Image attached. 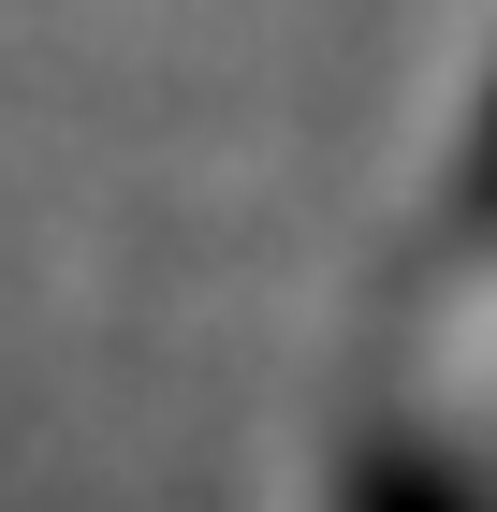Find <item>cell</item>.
Instances as JSON below:
<instances>
[{
	"mask_svg": "<svg viewBox=\"0 0 497 512\" xmlns=\"http://www.w3.org/2000/svg\"><path fill=\"white\" fill-rule=\"evenodd\" d=\"M468 220L497 235V74H483V118H468Z\"/></svg>",
	"mask_w": 497,
	"mask_h": 512,
	"instance_id": "2",
	"label": "cell"
},
{
	"mask_svg": "<svg viewBox=\"0 0 497 512\" xmlns=\"http://www.w3.org/2000/svg\"><path fill=\"white\" fill-rule=\"evenodd\" d=\"M351 512H454V498H439L424 454H366V469H351Z\"/></svg>",
	"mask_w": 497,
	"mask_h": 512,
	"instance_id": "1",
	"label": "cell"
}]
</instances>
